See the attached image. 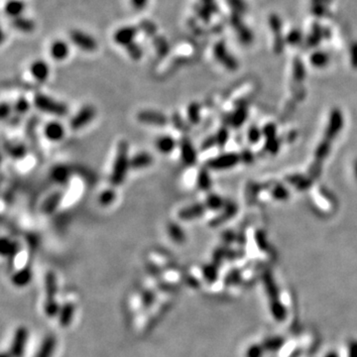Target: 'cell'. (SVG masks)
Listing matches in <instances>:
<instances>
[{
  "instance_id": "1",
  "label": "cell",
  "mask_w": 357,
  "mask_h": 357,
  "mask_svg": "<svg viewBox=\"0 0 357 357\" xmlns=\"http://www.w3.org/2000/svg\"><path fill=\"white\" fill-rule=\"evenodd\" d=\"M130 159L128 142L125 140L119 141L116 147V154L109 178L111 186L119 187L124 183L126 175L130 169Z\"/></svg>"
},
{
  "instance_id": "2",
  "label": "cell",
  "mask_w": 357,
  "mask_h": 357,
  "mask_svg": "<svg viewBox=\"0 0 357 357\" xmlns=\"http://www.w3.org/2000/svg\"><path fill=\"white\" fill-rule=\"evenodd\" d=\"M34 106L40 111L58 117L67 116L69 113V107L65 104L58 102L44 94L35 95Z\"/></svg>"
},
{
  "instance_id": "3",
  "label": "cell",
  "mask_w": 357,
  "mask_h": 357,
  "mask_svg": "<svg viewBox=\"0 0 357 357\" xmlns=\"http://www.w3.org/2000/svg\"><path fill=\"white\" fill-rule=\"evenodd\" d=\"M70 42L85 53H94L99 47L97 39L91 33L81 29H72L70 32Z\"/></svg>"
},
{
  "instance_id": "4",
  "label": "cell",
  "mask_w": 357,
  "mask_h": 357,
  "mask_svg": "<svg viewBox=\"0 0 357 357\" xmlns=\"http://www.w3.org/2000/svg\"><path fill=\"white\" fill-rule=\"evenodd\" d=\"M139 29L134 25H123L117 28L113 34L114 43L126 50L132 44L136 43Z\"/></svg>"
},
{
  "instance_id": "5",
  "label": "cell",
  "mask_w": 357,
  "mask_h": 357,
  "mask_svg": "<svg viewBox=\"0 0 357 357\" xmlns=\"http://www.w3.org/2000/svg\"><path fill=\"white\" fill-rule=\"evenodd\" d=\"M97 115V109L93 106L82 107L70 121V128L77 131L91 123Z\"/></svg>"
},
{
  "instance_id": "6",
  "label": "cell",
  "mask_w": 357,
  "mask_h": 357,
  "mask_svg": "<svg viewBox=\"0 0 357 357\" xmlns=\"http://www.w3.org/2000/svg\"><path fill=\"white\" fill-rule=\"evenodd\" d=\"M240 161V155L236 153H224L211 159L207 164V168L215 171L228 170L236 166Z\"/></svg>"
},
{
  "instance_id": "7",
  "label": "cell",
  "mask_w": 357,
  "mask_h": 357,
  "mask_svg": "<svg viewBox=\"0 0 357 357\" xmlns=\"http://www.w3.org/2000/svg\"><path fill=\"white\" fill-rule=\"evenodd\" d=\"M28 337L29 331L26 326H19L15 330L9 351L12 357H23L28 342Z\"/></svg>"
},
{
  "instance_id": "8",
  "label": "cell",
  "mask_w": 357,
  "mask_h": 357,
  "mask_svg": "<svg viewBox=\"0 0 357 357\" xmlns=\"http://www.w3.org/2000/svg\"><path fill=\"white\" fill-rule=\"evenodd\" d=\"M178 149H180L181 160L184 163V165L192 167L197 163L198 160L197 150L192 140L187 135L182 136L180 141H178Z\"/></svg>"
},
{
  "instance_id": "9",
  "label": "cell",
  "mask_w": 357,
  "mask_h": 357,
  "mask_svg": "<svg viewBox=\"0 0 357 357\" xmlns=\"http://www.w3.org/2000/svg\"><path fill=\"white\" fill-rule=\"evenodd\" d=\"M137 120L143 124L158 127H164L171 122L166 114L157 110H141L137 113Z\"/></svg>"
},
{
  "instance_id": "10",
  "label": "cell",
  "mask_w": 357,
  "mask_h": 357,
  "mask_svg": "<svg viewBox=\"0 0 357 357\" xmlns=\"http://www.w3.org/2000/svg\"><path fill=\"white\" fill-rule=\"evenodd\" d=\"M343 126V115L342 112L338 108H334L331 110L329 117H328V123L324 132V139L331 142L339 131L342 129Z\"/></svg>"
},
{
  "instance_id": "11",
  "label": "cell",
  "mask_w": 357,
  "mask_h": 357,
  "mask_svg": "<svg viewBox=\"0 0 357 357\" xmlns=\"http://www.w3.org/2000/svg\"><path fill=\"white\" fill-rule=\"evenodd\" d=\"M70 43L64 39H55L49 48L51 58L56 62L66 61L71 54Z\"/></svg>"
},
{
  "instance_id": "12",
  "label": "cell",
  "mask_w": 357,
  "mask_h": 357,
  "mask_svg": "<svg viewBox=\"0 0 357 357\" xmlns=\"http://www.w3.org/2000/svg\"><path fill=\"white\" fill-rule=\"evenodd\" d=\"M29 71L36 81L42 83L48 80L51 70L47 62L44 60H36L30 65Z\"/></svg>"
},
{
  "instance_id": "13",
  "label": "cell",
  "mask_w": 357,
  "mask_h": 357,
  "mask_svg": "<svg viewBox=\"0 0 357 357\" xmlns=\"http://www.w3.org/2000/svg\"><path fill=\"white\" fill-rule=\"evenodd\" d=\"M207 210L208 209L205 206V204L198 203V204L191 205L189 207H186L178 211V216L181 220H185V221L194 220V219L202 217L205 214Z\"/></svg>"
},
{
  "instance_id": "14",
  "label": "cell",
  "mask_w": 357,
  "mask_h": 357,
  "mask_svg": "<svg viewBox=\"0 0 357 357\" xmlns=\"http://www.w3.org/2000/svg\"><path fill=\"white\" fill-rule=\"evenodd\" d=\"M25 11L26 3L24 0H7L3 6V12L10 20L24 16Z\"/></svg>"
},
{
  "instance_id": "15",
  "label": "cell",
  "mask_w": 357,
  "mask_h": 357,
  "mask_svg": "<svg viewBox=\"0 0 357 357\" xmlns=\"http://www.w3.org/2000/svg\"><path fill=\"white\" fill-rule=\"evenodd\" d=\"M71 172V169L66 165H56L50 171L51 180L58 185L65 186L69 183Z\"/></svg>"
},
{
  "instance_id": "16",
  "label": "cell",
  "mask_w": 357,
  "mask_h": 357,
  "mask_svg": "<svg viewBox=\"0 0 357 357\" xmlns=\"http://www.w3.org/2000/svg\"><path fill=\"white\" fill-rule=\"evenodd\" d=\"M64 198L62 191H57L51 194L41 205V212L46 215L53 214L60 207Z\"/></svg>"
},
{
  "instance_id": "17",
  "label": "cell",
  "mask_w": 357,
  "mask_h": 357,
  "mask_svg": "<svg viewBox=\"0 0 357 357\" xmlns=\"http://www.w3.org/2000/svg\"><path fill=\"white\" fill-rule=\"evenodd\" d=\"M43 131L45 137L51 142H59L65 137V127L59 121L48 122Z\"/></svg>"
},
{
  "instance_id": "18",
  "label": "cell",
  "mask_w": 357,
  "mask_h": 357,
  "mask_svg": "<svg viewBox=\"0 0 357 357\" xmlns=\"http://www.w3.org/2000/svg\"><path fill=\"white\" fill-rule=\"evenodd\" d=\"M155 146L158 152L163 155H168L171 154L177 148V146H178V142L170 135H163L157 138Z\"/></svg>"
},
{
  "instance_id": "19",
  "label": "cell",
  "mask_w": 357,
  "mask_h": 357,
  "mask_svg": "<svg viewBox=\"0 0 357 357\" xmlns=\"http://www.w3.org/2000/svg\"><path fill=\"white\" fill-rule=\"evenodd\" d=\"M32 277H33V273H32L31 268L26 266V267L21 268L20 270L16 271L11 276V282L15 287L23 288V287H26L32 281Z\"/></svg>"
},
{
  "instance_id": "20",
  "label": "cell",
  "mask_w": 357,
  "mask_h": 357,
  "mask_svg": "<svg viewBox=\"0 0 357 357\" xmlns=\"http://www.w3.org/2000/svg\"><path fill=\"white\" fill-rule=\"evenodd\" d=\"M154 162L153 156L148 152H139L131 157L130 169L143 170L150 167Z\"/></svg>"
},
{
  "instance_id": "21",
  "label": "cell",
  "mask_w": 357,
  "mask_h": 357,
  "mask_svg": "<svg viewBox=\"0 0 357 357\" xmlns=\"http://www.w3.org/2000/svg\"><path fill=\"white\" fill-rule=\"evenodd\" d=\"M56 346H57L56 337L52 334L47 335L43 339L35 357H52Z\"/></svg>"
},
{
  "instance_id": "22",
  "label": "cell",
  "mask_w": 357,
  "mask_h": 357,
  "mask_svg": "<svg viewBox=\"0 0 357 357\" xmlns=\"http://www.w3.org/2000/svg\"><path fill=\"white\" fill-rule=\"evenodd\" d=\"M75 308L72 303H66L62 306L59 314V323L62 327H68L71 323L74 316Z\"/></svg>"
},
{
  "instance_id": "23",
  "label": "cell",
  "mask_w": 357,
  "mask_h": 357,
  "mask_svg": "<svg viewBox=\"0 0 357 357\" xmlns=\"http://www.w3.org/2000/svg\"><path fill=\"white\" fill-rule=\"evenodd\" d=\"M167 232L170 236V238L177 244H183L186 242L187 236L184 229L181 227L180 224L177 222H169L167 225Z\"/></svg>"
},
{
  "instance_id": "24",
  "label": "cell",
  "mask_w": 357,
  "mask_h": 357,
  "mask_svg": "<svg viewBox=\"0 0 357 357\" xmlns=\"http://www.w3.org/2000/svg\"><path fill=\"white\" fill-rule=\"evenodd\" d=\"M12 27L21 33H32L36 27L35 22L26 15L11 20Z\"/></svg>"
},
{
  "instance_id": "25",
  "label": "cell",
  "mask_w": 357,
  "mask_h": 357,
  "mask_svg": "<svg viewBox=\"0 0 357 357\" xmlns=\"http://www.w3.org/2000/svg\"><path fill=\"white\" fill-rule=\"evenodd\" d=\"M4 150L6 151L7 155L13 158L14 160H21L27 154V149L25 145L22 143L6 142L4 144Z\"/></svg>"
},
{
  "instance_id": "26",
  "label": "cell",
  "mask_w": 357,
  "mask_h": 357,
  "mask_svg": "<svg viewBox=\"0 0 357 357\" xmlns=\"http://www.w3.org/2000/svg\"><path fill=\"white\" fill-rule=\"evenodd\" d=\"M0 252L2 256H6L8 258H13L17 255L20 246L17 242L11 241L7 237H2L1 242H0Z\"/></svg>"
},
{
  "instance_id": "27",
  "label": "cell",
  "mask_w": 357,
  "mask_h": 357,
  "mask_svg": "<svg viewBox=\"0 0 357 357\" xmlns=\"http://www.w3.org/2000/svg\"><path fill=\"white\" fill-rule=\"evenodd\" d=\"M45 291L47 299H56L58 294L57 276L53 271H49L45 276Z\"/></svg>"
},
{
  "instance_id": "28",
  "label": "cell",
  "mask_w": 357,
  "mask_h": 357,
  "mask_svg": "<svg viewBox=\"0 0 357 357\" xmlns=\"http://www.w3.org/2000/svg\"><path fill=\"white\" fill-rule=\"evenodd\" d=\"M171 123L173 124L174 128L177 129L178 132H181L184 135H187L191 130L190 122L183 118V116L178 112H174L170 117Z\"/></svg>"
},
{
  "instance_id": "29",
  "label": "cell",
  "mask_w": 357,
  "mask_h": 357,
  "mask_svg": "<svg viewBox=\"0 0 357 357\" xmlns=\"http://www.w3.org/2000/svg\"><path fill=\"white\" fill-rule=\"evenodd\" d=\"M197 187L203 192H209L212 189V178L209 168H202L197 177Z\"/></svg>"
},
{
  "instance_id": "30",
  "label": "cell",
  "mask_w": 357,
  "mask_h": 357,
  "mask_svg": "<svg viewBox=\"0 0 357 357\" xmlns=\"http://www.w3.org/2000/svg\"><path fill=\"white\" fill-rule=\"evenodd\" d=\"M235 213H236V206L234 204H232V203L226 202L225 206L223 208L222 214H220L219 216L214 218L211 221V225L212 226H218L219 224L223 223V221H225L226 219L231 218L235 214Z\"/></svg>"
},
{
  "instance_id": "31",
  "label": "cell",
  "mask_w": 357,
  "mask_h": 357,
  "mask_svg": "<svg viewBox=\"0 0 357 357\" xmlns=\"http://www.w3.org/2000/svg\"><path fill=\"white\" fill-rule=\"evenodd\" d=\"M225 203L226 202H224V200L220 196H218L216 194H210L207 197L204 204H205V206L207 207L208 210L217 212V211H220V210H222L224 208Z\"/></svg>"
},
{
  "instance_id": "32",
  "label": "cell",
  "mask_w": 357,
  "mask_h": 357,
  "mask_svg": "<svg viewBox=\"0 0 357 357\" xmlns=\"http://www.w3.org/2000/svg\"><path fill=\"white\" fill-rule=\"evenodd\" d=\"M187 120L191 125H197L201 121V106L198 103H191L187 108Z\"/></svg>"
},
{
  "instance_id": "33",
  "label": "cell",
  "mask_w": 357,
  "mask_h": 357,
  "mask_svg": "<svg viewBox=\"0 0 357 357\" xmlns=\"http://www.w3.org/2000/svg\"><path fill=\"white\" fill-rule=\"evenodd\" d=\"M61 308L62 307L59 305L56 299H47L44 305V312L47 317L55 318L56 316H59Z\"/></svg>"
},
{
  "instance_id": "34",
  "label": "cell",
  "mask_w": 357,
  "mask_h": 357,
  "mask_svg": "<svg viewBox=\"0 0 357 357\" xmlns=\"http://www.w3.org/2000/svg\"><path fill=\"white\" fill-rule=\"evenodd\" d=\"M246 116H247V111L242 108V107H239L237 110H235L230 116H229V124L235 128L241 126L245 119H246Z\"/></svg>"
},
{
  "instance_id": "35",
  "label": "cell",
  "mask_w": 357,
  "mask_h": 357,
  "mask_svg": "<svg viewBox=\"0 0 357 357\" xmlns=\"http://www.w3.org/2000/svg\"><path fill=\"white\" fill-rule=\"evenodd\" d=\"M116 200V193L113 189H107L103 191L99 196V203L103 207H108L112 205Z\"/></svg>"
},
{
  "instance_id": "36",
  "label": "cell",
  "mask_w": 357,
  "mask_h": 357,
  "mask_svg": "<svg viewBox=\"0 0 357 357\" xmlns=\"http://www.w3.org/2000/svg\"><path fill=\"white\" fill-rule=\"evenodd\" d=\"M330 152V141L326 140V139H323L317 147V150H316V158H317V161H321L323 159H325L328 154Z\"/></svg>"
},
{
  "instance_id": "37",
  "label": "cell",
  "mask_w": 357,
  "mask_h": 357,
  "mask_svg": "<svg viewBox=\"0 0 357 357\" xmlns=\"http://www.w3.org/2000/svg\"><path fill=\"white\" fill-rule=\"evenodd\" d=\"M30 109V103L28 102V100L24 97L19 98L16 102L15 105L13 107V111L16 113V115L20 116L23 115L25 113H27Z\"/></svg>"
},
{
  "instance_id": "38",
  "label": "cell",
  "mask_w": 357,
  "mask_h": 357,
  "mask_svg": "<svg viewBox=\"0 0 357 357\" xmlns=\"http://www.w3.org/2000/svg\"><path fill=\"white\" fill-rule=\"evenodd\" d=\"M272 196L277 201H286L288 200L290 194L289 191L282 185H277L272 190Z\"/></svg>"
},
{
  "instance_id": "39",
  "label": "cell",
  "mask_w": 357,
  "mask_h": 357,
  "mask_svg": "<svg viewBox=\"0 0 357 357\" xmlns=\"http://www.w3.org/2000/svg\"><path fill=\"white\" fill-rule=\"evenodd\" d=\"M215 136V141H216V145L219 147V148H223L227 141H228V137H229V133H228V130L225 128V127H222L220 128L216 134L214 135Z\"/></svg>"
},
{
  "instance_id": "40",
  "label": "cell",
  "mask_w": 357,
  "mask_h": 357,
  "mask_svg": "<svg viewBox=\"0 0 357 357\" xmlns=\"http://www.w3.org/2000/svg\"><path fill=\"white\" fill-rule=\"evenodd\" d=\"M290 181H291L292 185H295L300 190H305L311 186V181H309L304 177H300V176L292 177L290 178Z\"/></svg>"
},
{
  "instance_id": "41",
  "label": "cell",
  "mask_w": 357,
  "mask_h": 357,
  "mask_svg": "<svg viewBox=\"0 0 357 357\" xmlns=\"http://www.w3.org/2000/svg\"><path fill=\"white\" fill-rule=\"evenodd\" d=\"M150 1L151 0H129V4L133 10L141 12L149 6Z\"/></svg>"
},
{
  "instance_id": "42",
  "label": "cell",
  "mask_w": 357,
  "mask_h": 357,
  "mask_svg": "<svg viewBox=\"0 0 357 357\" xmlns=\"http://www.w3.org/2000/svg\"><path fill=\"white\" fill-rule=\"evenodd\" d=\"M155 299H156V296H155V293L153 291H150V290H146L142 293V296H141V301H142V305L145 307V308H149L151 307L154 302H155Z\"/></svg>"
},
{
  "instance_id": "43",
  "label": "cell",
  "mask_w": 357,
  "mask_h": 357,
  "mask_svg": "<svg viewBox=\"0 0 357 357\" xmlns=\"http://www.w3.org/2000/svg\"><path fill=\"white\" fill-rule=\"evenodd\" d=\"M265 148L268 152H270L271 154H276L279 151L280 148V142L279 140L275 137V138H271V139H266V143H265Z\"/></svg>"
},
{
  "instance_id": "44",
  "label": "cell",
  "mask_w": 357,
  "mask_h": 357,
  "mask_svg": "<svg viewBox=\"0 0 357 357\" xmlns=\"http://www.w3.org/2000/svg\"><path fill=\"white\" fill-rule=\"evenodd\" d=\"M262 135V130H260L256 126H252L248 131V140L249 142H251V144H256L257 142H259Z\"/></svg>"
},
{
  "instance_id": "45",
  "label": "cell",
  "mask_w": 357,
  "mask_h": 357,
  "mask_svg": "<svg viewBox=\"0 0 357 357\" xmlns=\"http://www.w3.org/2000/svg\"><path fill=\"white\" fill-rule=\"evenodd\" d=\"M12 111H13V107L5 102H3L1 104V106H0V116H1L2 120H7V119L9 120L11 117Z\"/></svg>"
},
{
  "instance_id": "46",
  "label": "cell",
  "mask_w": 357,
  "mask_h": 357,
  "mask_svg": "<svg viewBox=\"0 0 357 357\" xmlns=\"http://www.w3.org/2000/svg\"><path fill=\"white\" fill-rule=\"evenodd\" d=\"M262 133L265 136L266 139H271V138H275L277 135V128L275 126V124L273 123H269L263 127L262 129Z\"/></svg>"
},
{
  "instance_id": "47",
  "label": "cell",
  "mask_w": 357,
  "mask_h": 357,
  "mask_svg": "<svg viewBox=\"0 0 357 357\" xmlns=\"http://www.w3.org/2000/svg\"><path fill=\"white\" fill-rule=\"evenodd\" d=\"M203 273H204V276L206 277V279H209V280L215 279V269H214V267H212L210 265H208L204 268Z\"/></svg>"
},
{
  "instance_id": "48",
  "label": "cell",
  "mask_w": 357,
  "mask_h": 357,
  "mask_svg": "<svg viewBox=\"0 0 357 357\" xmlns=\"http://www.w3.org/2000/svg\"><path fill=\"white\" fill-rule=\"evenodd\" d=\"M216 145V141H215V136H211L208 137L206 140H204V142L202 143V150H208L210 148H212L213 146Z\"/></svg>"
},
{
  "instance_id": "49",
  "label": "cell",
  "mask_w": 357,
  "mask_h": 357,
  "mask_svg": "<svg viewBox=\"0 0 357 357\" xmlns=\"http://www.w3.org/2000/svg\"><path fill=\"white\" fill-rule=\"evenodd\" d=\"M240 158H241V161H243V162H245V163H249V162H251L252 160H253V156L251 155V153L250 152H244L243 154H241L240 155Z\"/></svg>"
},
{
  "instance_id": "50",
  "label": "cell",
  "mask_w": 357,
  "mask_h": 357,
  "mask_svg": "<svg viewBox=\"0 0 357 357\" xmlns=\"http://www.w3.org/2000/svg\"><path fill=\"white\" fill-rule=\"evenodd\" d=\"M353 173H354V177L357 180V159L354 161V164H353Z\"/></svg>"
},
{
  "instance_id": "51",
  "label": "cell",
  "mask_w": 357,
  "mask_h": 357,
  "mask_svg": "<svg viewBox=\"0 0 357 357\" xmlns=\"http://www.w3.org/2000/svg\"><path fill=\"white\" fill-rule=\"evenodd\" d=\"M1 357H12V355L10 353H8V352H4V353H2Z\"/></svg>"
}]
</instances>
